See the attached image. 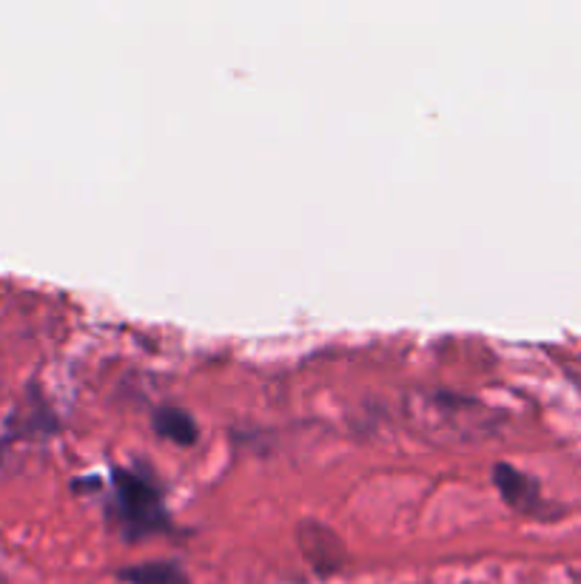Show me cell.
Returning <instances> with one entry per match:
<instances>
[{
	"instance_id": "cell-1",
	"label": "cell",
	"mask_w": 581,
	"mask_h": 584,
	"mask_svg": "<svg viewBox=\"0 0 581 584\" xmlns=\"http://www.w3.org/2000/svg\"><path fill=\"white\" fill-rule=\"evenodd\" d=\"M493 479H496V485H499L502 496H505L510 505L530 510L539 502V485H536V479H530L522 471H516L510 465H496Z\"/></svg>"
},
{
	"instance_id": "cell-2",
	"label": "cell",
	"mask_w": 581,
	"mask_h": 584,
	"mask_svg": "<svg viewBox=\"0 0 581 584\" xmlns=\"http://www.w3.org/2000/svg\"><path fill=\"white\" fill-rule=\"evenodd\" d=\"M117 488H120V499H123V508L137 516H154L157 510V493L151 485H146L143 479H137L132 473H120L117 479Z\"/></svg>"
},
{
	"instance_id": "cell-3",
	"label": "cell",
	"mask_w": 581,
	"mask_h": 584,
	"mask_svg": "<svg viewBox=\"0 0 581 584\" xmlns=\"http://www.w3.org/2000/svg\"><path fill=\"white\" fill-rule=\"evenodd\" d=\"M154 428H157V434L166 436L171 442H177V445H191L197 439L194 419L186 411H180V408H163V411H157Z\"/></svg>"
},
{
	"instance_id": "cell-4",
	"label": "cell",
	"mask_w": 581,
	"mask_h": 584,
	"mask_svg": "<svg viewBox=\"0 0 581 584\" xmlns=\"http://www.w3.org/2000/svg\"><path fill=\"white\" fill-rule=\"evenodd\" d=\"M126 579H132L134 584H183L180 570H174L171 565L134 567V570L126 573Z\"/></svg>"
}]
</instances>
